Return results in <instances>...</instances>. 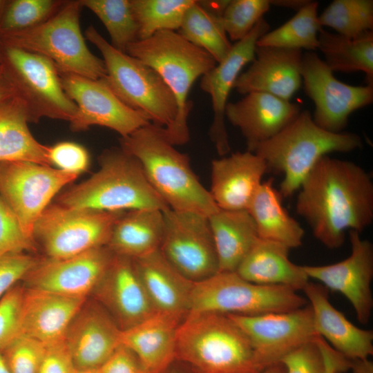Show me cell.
I'll list each match as a JSON object with an SVG mask.
<instances>
[{
	"label": "cell",
	"mask_w": 373,
	"mask_h": 373,
	"mask_svg": "<svg viewBox=\"0 0 373 373\" xmlns=\"http://www.w3.org/2000/svg\"><path fill=\"white\" fill-rule=\"evenodd\" d=\"M99 163L96 173L60 194L57 203L109 212L169 209L149 183L139 160L121 147L104 150Z\"/></svg>",
	"instance_id": "4"
},
{
	"label": "cell",
	"mask_w": 373,
	"mask_h": 373,
	"mask_svg": "<svg viewBox=\"0 0 373 373\" xmlns=\"http://www.w3.org/2000/svg\"><path fill=\"white\" fill-rule=\"evenodd\" d=\"M307 303L305 298L289 288L257 285L236 271H218L193 283L189 313L256 316L294 310Z\"/></svg>",
	"instance_id": "9"
},
{
	"label": "cell",
	"mask_w": 373,
	"mask_h": 373,
	"mask_svg": "<svg viewBox=\"0 0 373 373\" xmlns=\"http://www.w3.org/2000/svg\"><path fill=\"white\" fill-rule=\"evenodd\" d=\"M85 37L101 52L106 70L103 79L116 96L147 116L152 124L169 126L175 119L178 106L162 77L140 59L115 48L93 25L86 29Z\"/></svg>",
	"instance_id": "8"
},
{
	"label": "cell",
	"mask_w": 373,
	"mask_h": 373,
	"mask_svg": "<svg viewBox=\"0 0 373 373\" xmlns=\"http://www.w3.org/2000/svg\"><path fill=\"white\" fill-rule=\"evenodd\" d=\"M124 211L109 212L49 204L33 228V238L46 257L74 256L106 247L113 227Z\"/></svg>",
	"instance_id": "11"
},
{
	"label": "cell",
	"mask_w": 373,
	"mask_h": 373,
	"mask_svg": "<svg viewBox=\"0 0 373 373\" xmlns=\"http://www.w3.org/2000/svg\"><path fill=\"white\" fill-rule=\"evenodd\" d=\"M261 373H286V369L282 363H278L267 367Z\"/></svg>",
	"instance_id": "53"
},
{
	"label": "cell",
	"mask_w": 373,
	"mask_h": 373,
	"mask_svg": "<svg viewBox=\"0 0 373 373\" xmlns=\"http://www.w3.org/2000/svg\"><path fill=\"white\" fill-rule=\"evenodd\" d=\"M363 146L361 137L350 132L333 133L318 126L305 110L270 139L255 146L253 153L265 161L268 172L282 173L278 190L291 197L323 156L349 153Z\"/></svg>",
	"instance_id": "3"
},
{
	"label": "cell",
	"mask_w": 373,
	"mask_h": 373,
	"mask_svg": "<svg viewBox=\"0 0 373 373\" xmlns=\"http://www.w3.org/2000/svg\"><path fill=\"white\" fill-rule=\"evenodd\" d=\"M269 0H231L222 15V23L230 41L245 38L269 10Z\"/></svg>",
	"instance_id": "41"
},
{
	"label": "cell",
	"mask_w": 373,
	"mask_h": 373,
	"mask_svg": "<svg viewBox=\"0 0 373 373\" xmlns=\"http://www.w3.org/2000/svg\"><path fill=\"white\" fill-rule=\"evenodd\" d=\"M175 358L198 373H261L252 346L243 331L227 316L192 312L180 322Z\"/></svg>",
	"instance_id": "6"
},
{
	"label": "cell",
	"mask_w": 373,
	"mask_h": 373,
	"mask_svg": "<svg viewBox=\"0 0 373 373\" xmlns=\"http://www.w3.org/2000/svg\"><path fill=\"white\" fill-rule=\"evenodd\" d=\"M48 156L51 166L78 175L87 171L90 165V155L87 149L74 142L63 141L48 146Z\"/></svg>",
	"instance_id": "44"
},
{
	"label": "cell",
	"mask_w": 373,
	"mask_h": 373,
	"mask_svg": "<svg viewBox=\"0 0 373 373\" xmlns=\"http://www.w3.org/2000/svg\"><path fill=\"white\" fill-rule=\"evenodd\" d=\"M313 312L315 332L338 354L352 363L368 362L373 354V332L356 327L329 300L321 284L309 281L303 288Z\"/></svg>",
	"instance_id": "20"
},
{
	"label": "cell",
	"mask_w": 373,
	"mask_h": 373,
	"mask_svg": "<svg viewBox=\"0 0 373 373\" xmlns=\"http://www.w3.org/2000/svg\"><path fill=\"white\" fill-rule=\"evenodd\" d=\"M316 339L324 356L326 373H339L350 368V362L336 352L322 337L318 336Z\"/></svg>",
	"instance_id": "50"
},
{
	"label": "cell",
	"mask_w": 373,
	"mask_h": 373,
	"mask_svg": "<svg viewBox=\"0 0 373 373\" xmlns=\"http://www.w3.org/2000/svg\"><path fill=\"white\" fill-rule=\"evenodd\" d=\"M195 0H131L138 27L137 40L161 30H179L184 15Z\"/></svg>",
	"instance_id": "37"
},
{
	"label": "cell",
	"mask_w": 373,
	"mask_h": 373,
	"mask_svg": "<svg viewBox=\"0 0 373 373\" xmlns=\"http://www.w3.org/2000/svg\"><path fill=\"white\" fill-rule=\"evenodd\" d=\"M28 123L26 108L19 97L0 99V162L27 161L52 166L48 146L34 137Z\"/></svg>",
	"instance_id": "31"
},
{
	"label": "cell",
	"mask_w": 373,
	"mask_h": 373,
	"mask_svg": "<svg viewBox=\"0 0 373 373\" xmlns=\"http://www.w3.org/2000/svg\"><path fill=\"white\" fill-rule=\"evenodd\" d=\"M82 6L93 12L108 32L111 44L126 52L128 44L137 41L138 27L131 0H79Z\"/></svg>",
	"instance_id": "38"
},
{
	"label": "cell",
	"mask_w": 373,
	"mask_h": 373,
	"mask_svg": "<svg viewBox=\"0 0 373 373\" xmlns=\"http://www.w3.org/2000/svg\"><path fill=\"white\" fill-rule=\"evenodd\" d=\"M219 271H236L259 238L247 210L218 209L208 217Z\"/></svg>",
	"instance_id": "33"
},
{
	"label": "cell",
	"mask_w": 373,
	"mask_h": 373,
	"mask_svg": "<svg viewBox=\"0 0 373 373\" xmlns=\"http://www.w3.org/2000/svg\"><path fill=\"white\" fill-rule=\"evenodd\" d=\"M267 172L262 158L249 151L213 160L209 193L220 209L247 210Z\"/></svg>",
	"instance_id": "23"
},
{
	"label": "cell",
	"mask_w": 373,
	"mask_h": 373,
	"mask_svg": "<svg viewBox=\"0 0 373 373\" xmlns=\"http://www.w3.org/2000/svg\"><path fill=\"white\" fill-rule=\"evenodd\" d=\"M79 0L66 1L50 19L31 28L0 34V44L42 55L59 72L93 79L106 75L104 62L88 48L80 27Z\"/></svg>",
	"instance_id": "7"
},
{
	"label": "cell",
	"mask_w": 373,
	"mask_h": 373,
	"mask_svg": "<svg viewBox=\"0 0 373 373\" xmlns=\"http://www.w3.org/2000/svg\"><path fill=\"white\" fill-rule=\"evenodd\" d=\"M300 112V106L260 92L249 93L242 99L228 102L225 118L240 129L252 152L258 144L270 139Z\"/></svg>",
	"instance_id": "24"
},
{
	"label": "cell",
	"mask_w": 373,
	"mask_h": 373,
	"mask_svg": "<svg viewBox=\"0 0 373 373\" xmlns=\"http://www.w3.org/2000/svg\"><path fill=\"white\" fill-rule=\"evenodd\" d=\"M0 373H10L0 352Z\"/></svg>",
	"instance_id": "54"
},
{
	"label": "cell",
	"mask_w": 373,
	"mask_h": 373,
	"mask_svg": "<svg viewBox=\"0 0 373 373\" xmlns=\"http://www.w3.org/2000/svg\"><path fill=\"white\" fill-rule=\"evenodd\" d=\"M163 231L162 211H124L115 222L106 247L115 255L139 258L160 249Z\"/></svg>",
	"instance_id": "30"
},
{
	"label": "cell",
	"mask_w": 373,
	"mask_h": 373,
	"mask_svg": "<svg viewBox=\"0 0 373 373\" xmlns=\"http://www.w3.org/2000/svg\"><path fill=\"white\" fill-rule=\"evenodd\" d=\"M77 177V174L31 162H0V194L17 216L25 234L34 240L33 228L40 215L53 197Z\"/></svg>",
	"instance_id": "13"
},
{
	"label": "cell",
	"mask_w": 373,
	"mask_h": 373,
	"mask_svg": "<svg viewBox=\"0 0 373 373\" xmlns=\"http://www.w3.org/2000/svg\"><path fill=\"white\" fill-rule=\"evenodd\" d=\"M303 53L272 46H258L248 69L238 77L233 88L241 94L260 92L289 100L302 84Z\"/></svg>",
	"instance_id": "21"
},
{
	"label": "cell",
	"mask_w": 373,
	"mask_h": 373,
	"mask_svg": "<svg viewBox=\"0 0 373 373\" xmlns=\"http://www.w3.org/2000/svg\"><path fill=\"white\" fill-rule=\"evenodd\" d=\"M289 251L288 247L279 242L258 238L236 272L257 285L303 290L309 278L303 265L290 260Z\"/></svg>",
	"instance_id": "29"
},
{
	"label": "cell",
	"mask_w": 373,
	"mask_h": 373,
	"mask_svg": "<svg viewBox=\"0 0 373 373\" xmlns=\"http://www.w3.org/2000/svg\"><path fill=\"white\" fill-rule=\"evenodd\" d=\"M100 373H149L135 355L120 345L99 368Z\"/></svg>",
	"instance_id": "49"
},
{
	"label": "cell",
	"mask_w": 373,
	"mask_h": 373,
	"mask_svg": "<svg viewBox=\"0 0 373 373\" xmlns=\"http://www.w3.org/2000/svg\"><path fill=\"white\" fill-rule=\"evenodd\" d=\"M227 316L245 334L264 370L317 336L309 305L283 312Z\"/></svg>",
	"instance_id": "16"
},
{
	"label": "cell",
	"mask_w": 373,
	"mask_h": 373,
	"mask_svg": "<svg viewBox=\"0 0 373 373\" xmlns=\"http://www.w3.org/2000/svg\"><path fill=\"white\" fill-rule=\"evenodd\" d=\"M95 290L115 316L121 330L142 322L157 312L131 258L114 254Z\"/></svg>",
	"instance_id": "22"
},
{
	"label": "cell",
	"mask_w": 373,
	"mask_h": 373,
	"mask_svg": "<svg viewBox=\"0 0 373 373\" xmlns=\"http://www.w3.org/2000/svg\"><path fill=\"white\" fill-rule=\"evenodd\" d=\"M318 49L332 72H363L367 85L373 86V31L349 38L322 28Z\"/></svg>",
	"instance_id": "34"
},
{
	"label": "cell",
	"mask_w": 373,
	"mask_h": 373,
	"mask_svg": "<svg viewBox=\"0 0 373 373\" xmlns=\"http://www.w3.org/2000/svg\"><path fill=\"white\" fill-rule=\"evenodd\" d=\"M120 147L135 157L154 190L169 209L209 216L219 208L191 167L189 156L152 123L120 137Z\"/></svg>",
	"instance_id": "2"
},
{
	"label": "cell",
	"mask_w": 373,
	"mask_h": 373,
	"mask_svg": "<svg viewBox=\"0 0 373 373\" xmlns=\"http://www.w3.org/2000/svg\"><path fill=\"white\" fill-rule=\"evenodd\" d=\"M39 260L27 253L8 254L0 257V298L23 280Z\"/></svg>",
	"instance_id": "47"
},
{
	"label": "cell",
	"mask_w": 373,
	"mask_h": 373,
	"mask_svg": "<svg viewBox=\"0 0 373 373\" xmlns=\"http://www.w3.org/2000/svg\"><path fill=\"white\" fill-rule=\"evenodd\" d=\"M35 249V241L25 234L17 216L0 194V257Z\"/></svg>",
	"instance_id": "43"
},
{
	"label": "cell",
	"mask_w": 373,
	"mask_h": 373,
	"mask_svg": "<svg viewBox=\"0 0 373 373\" xmlns=\"http://www.w3.org/2000/svg\"><path fill=\"white\" fill-rule=\"evenodd\" d=\"M222 15L196 1L186 11L178 32L193 45L207 52L217 63L232 45L222 23Z\"/></svg>",
	"instance_id": "35"
},
{
	"label": "cell",
	"mask_w": 373,
	"mask_h": 373,
	"mask_svg": "<svg viewBox=\"0 0 373 373\" xmlns=\"http://www.w3.org/2000/svg\"><path fill=\"white\" fill-rule=\"evenodd\" d=\"M63 0H7L0 20V34L33 28L50 19Z\"/></svg>",
	"instance_id": "40"
},
{
	"label": "cell",
	"mask_w": 373,
	"mask_h": 373,
	"mask_svg": "<svg viewBox=\"0 0 373 373\" xmlns=\"http://www.w3.org/2000/svg\"><path fill=\"white\" fill-rule=\"evenodd\" d=\"M296 211L319 242L338 249L346 231L361 233L372 223V176L353 162L323 156L298 189Z\"/></svg>",
	"instance_id": "1"
},
{
	"label": "cell",
	"mask_w": 373,
	"mask_h": 373,
	"mask_svg": "<svg viewBox=\"0 0 373 373\" xmlns=\"http://www.w3.org/2000/svg\"><path fill=\"white\" fill-rule=\"evenodd\" d=\"M76 371L65 338L46 345L37 373H75Z\"/></svg>",
	"instance_id": "48"
},
{
	"label": "cell",
	"mask_w": 373,
	"mask_h": 373,
	"mask_svg": "<svg viewBox=\"0 0 373 373\" xmlns=\"http://www.w3.org/2000/svg\"><path fill=\"white\" fill-rule=\"evenodd\" d=\"M270 4L283 7L286 8H290L296 10V11L299 10L310 1L308 0H269Z\"/></svg>",
	"instance_id": "52"
},
{
	"label": "cell",
	"mask_w": 373,
	"mask_h": 373,
	"mask_svg": "<svg viewBox=\"0 0 373 373\" xmlns=\"http://www.w3.org/2000/svg\"><path fill=\"white\" fill-rule=\"evenodd\" d=\"M59 73L64 90L77 108L69 122L71 131L80 132L99 126L124 137L151 123L147 116L124 104L103 78L93 79L72 73Z\"/></svg>",
	"instance_id": "15"
},
{
	"label": "cell",
	"mask_w": 373,
	"mask_h": 373,
	"mask_svg": "<svg viewBox=\"0 0 373 373\" xmlns=\"http://www.w3.org/2000/svg\"><path fill=\"white\" fill-rule=\"evenodd\" d=\"M113 256L107 247H102L65 258H39L23 280L26 288L86 298L102 280Z\"/></svg>",
	"instance_id": "18"
},
{
	"label": "cell",
	"mask_w": 373,
	"mask_h": 373,
	"mask_svg": "<svg viewBox=\"0 0 373 373\" xmlns=\"http://www.w3.org/2000/svg\"><path fill=\"white\" fill-rule=\"evenodd\" d=\"M86 299L25 287L16 335H24L46 345L64 339Z\"/></svg>",
	"instance_id": "26"
},
{
	"label": "cell",
	"mask_w": 373,
	"mask_h": 373,
	"mask_svg": "<svg viewBox=\"0 0 373 373\" xmlns=\"http://www.w3.org/2000/svg\"><path fill=\"white\" fill-rule=\"evenodd\" d=\"M182 318L156 312L120 333V345L130 350L149 373H163L175 358L176 334Z\"/></svg>",
	"instance_id": "27"
},
{
	"label": "cell",
	"mask_w": 373,
	"mask_h": 373,
	"mask_svg": "<svg viewBox=\"0 0 373 373\" xmlns=\"http://www.w3.org/2000/svg\"><path fill=\"white\" fill-rule=\"evenodd\" d=\"M0 65L17 97L24 104L30 122L44 117L69 122L74 117L77 106L64 90L52 61L0 44Z\"/></svg>",
	"instance_id": "10"
},
{
	"label": "cell",
	"mask_w": 373,
	"mask_h": 373,
	"mask_svg": "<svg viewBox=\"0 0 373 373\" xmlns=\"http://www.w3.org/2000/svg\"><path fill=\"white\" fill-rule=\"evenodd\" d=\"M159 250L184 278L197 283L219 271L208 216L167 209Z\"/></svg>",
	"instance_id": "12"
},
{
	"label": "cell",
	"mask_w": 373,
	"mask_h": 373,
	"mask_svg": "<svg viewBox=\"0 0 373 373\" xmlns=\"http://www.w3.org/2000/svg\"><path fill=\"white\" fill-rule=\"evenodd\" d=\"M269 30L262 18L242 39L234 43L227 55L201 77L200 87L211 97L213 120L209 136L220 156L231 151L225 125V108L229 93L245 65L255 57L257 41Z\"/></svg>",
	"instance_id": "19"
},
{
	"label": "cell",
	"mask_w": 373,
	"mask_h": 373,
	"mask_svg": "<svg viewBox=\"0 0 373 373\" xmlns=\"http://www.w3.org/2000/svg\"><path fill=\"white\" fill-rule=\"evenodd\" d=\"M318 3L310 1L281 26L263 35L258 46H272L314 52L318 48Z\"/></svg>",
	"instance_id": "36"
},
{
	"label": "cell",
	"mask_w": 373,
	"mask_h": 373,
	"mask_svg": "<svg viewBox=\"0 0 373 373\" xmlns=\"http://www.w3.org/2000/svg\"><path fill=\"white\" fill-rule=\"evenodd\" d=\"M24 290L15 285L0 298V347L17 333Z\"/></svg>",
	"instance_id": "46"
},
{
	"label": "cell",
	"mask_w": 373,
	"mask_h": 373,
	"mask_svg": "<svg viewBox=\"0 0 373 373\" xmlns=\"http://www.w3.org/2000/svg\"><path fill=\"white\" fill-rule=\"evenodd\" d=\"M126 53L153 68L163 79L176 99L178 113L173 122L162 128L168 141L175 145L189 140V115L193 102L189 94L195 80L217 64L205 50L178 32L161 30L128 45Z\"/></svg>",
	"instance_id": "5"
},
{
	"label": "cell",
	"mask_w": 373,
	"mask_h": 373,
	"mask_svg": "<svg viewBox=\"0 0 373 373\" xmlns=\"http://www.w3.org/2000/svg\"><path fill=\"white\" fill-rule=\"evenodd\" d=\"M120 333L104 310L84 304L65 335L77 370L99 369L120 345Z\"/></svg>",
	"instance_id": "25"
},
{
	"label": "cell",
	"mask_w": 373,
	"mask_h": 373,
	"mask_svg": "<svg viewBox=\"0 0 373 373\" xmlns=\"http://www.w3.org/2000/svg\"><path fill=\"white\" fill-rule=\"evenodd\" d=\"M321 26L329 27L337 34L356 38L373 31L372 0H334L318 15Z\"/></svg>",
	"instance_id": "39"
},
{
	"label": "cell",
	"mask_w": 373,
	"mask_h": 373,
	"mask_svg": "<svg viewBox=\"0 0 373 373\" xmlns=\"http://www.w3.org/2000/svg\"><path fill=\"white\" fill-rule=\"evenodd\" d=\"M46 344L18 334L0 347V352L10 373H37Z\"/></svg>",
	"instance_id": "42"
},
{
	"label": "cell",
	"mask_w": 373,
	"mask_h": 373,
	"mask_svg": "<svg viewBox=\"0 0 373 373\" xmlns=\"http://www.w3.org/2000/svg\"><path fill=\"white\" fill-rule=\"evenodd\" d=\"M316 338L281 360L286 373H326L324 356Z\"/></svg>",
	"instance_id": "45"
},
{
	"label": "cell",
	"mask_w": 373,
	"mask_h": 373,
	"mask_svg": "<svg viewBox=\"0 0 373 373\" xmlns=\"http://www.w3.org/2000/svg\"><path fill=\"white\" fill-rule=\"evenodd\" d=\"M300 75L305 91L315 106L313 120L327 131L343 132L349 116L373 102V86L339 81L314 52L303 54Z\"/></svg>",
	"instance_id": "14"
},
{
	"label": "cell",
	"mask_w": 373,
	"mask_h": 373,
	"mask_svg": "<svg viewBox=\"0 0 373 373\" xmlns=\"http://www.w3.org/2000/svg\"><path fill=\"white\" fill-rule=\"evenodd\" d=\"M7 0H0V20L4 10Z\"/></svg>",
	"instance_id": "56"
},
{
	"label": "cell",
	"mask_w": 373,
	"mask_h": 373,
	"mask_svg": "<svg viewBox=\"0 0 373 373\" xmlns=\"http://www.w3.org/2000/svg\"><path fill=\"white\" fill-rule=\"evenodd\" d=\"M75 373H100L99 369L77 370Z\"/></svg>",
	"instance_id": "55"
},
{
	"label": "cell",
	"mask_w": 373,
	"mask_h": 373,
	"mask_svg": "<svg viewBox=\"0 0 373 373\" xmlns=\"http://www.w3.org/2000/svg\"><path fill=\"white\" fill-rule=\"evenodd\" d=\"M273 182V178L262 182L247 210L259 238L279 242L289 249L299 247L304 230L283 206V198Z\"/></svg>",
	"instance_id": "32"
},
{
	"label": "cell",
	"mask_w": 373,
	"mask_h": 373,
	"mask_svg": "<svg viewBox=\"0 0 373 373\" xmlns=\"http://www.w3.org/2000/svg\"><path fill=\"white\" fill-rule=\"evenodd\" d=\"M351 254L345 259L326 265H303L309 278L327 289L343 294L353 307L357 320L367 324L373 308V245L360 233L349 231Z\"/></svg>",
	"instance_id": "17"
},
{
	"label": "cell",
	"mask_w": 373,
	"mask_h": 373,
	"mask_svg": "<svg viewBox=\"0 0 373 373\" xmlns=\"http://www.w3.org/2000/svg\"><path fill=\"white\" fill-rule=\"evenodd\" d=\"M133 260L156 311L183 319L190 309L194 283L181 275L159 249Z\"/></svg>",
	"instance_id": "28"
},
{
	"label": "cell",
	"mask_w": 373,
	"mask_h": 373,
	"mask_svg": "<svg viewBox=\"0 0 373 373\" xmlns=\"http://www.w3.org/2000/svg\"><path fill=\"white\" fill-rule=\"evenodd\" d=\"M16 96L15 91L0 65V99Z\"/></svg>",
	"instance_id": "51"
}]
</instances>
